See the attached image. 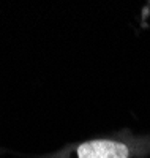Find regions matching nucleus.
Masks as SVG:
<instances>
[{
  "instance_id": "1",
  "label": "nucleus",
  "mask_w": 150,
  "mask_h": 158,
  "mask_svg": "<svg viewBox=\"0 0 150 158\" xmlns=\"http://www.w3.org/2000/svg\"><path fill=\"white\" fill-rule=\"evenodd\" d=\"M128 147L115 141H90L77 149L79 158H128Z\"/></svg>"
}]
</instances>
